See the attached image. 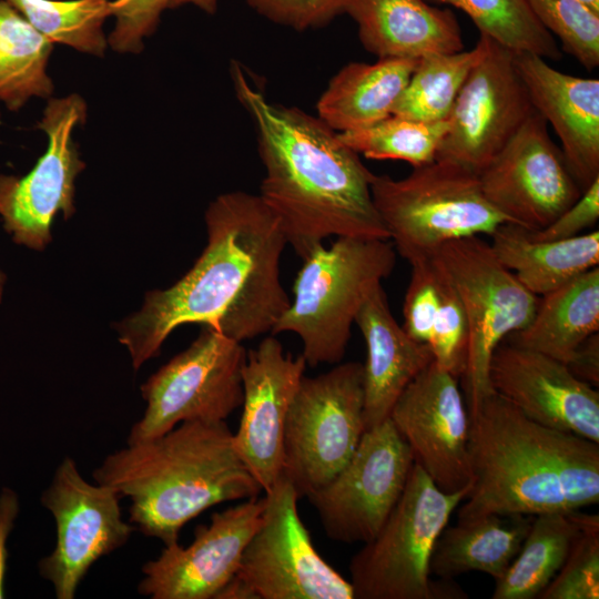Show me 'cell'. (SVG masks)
<instances>
[{
  "instance_id": "603a6c76",
  "label": "cell",
  "mask_w": 599,
  "mask_h": 599,
  "mask_svg": "<svg viewBox=\"0 0 599 599\" xmlns=\"http://www.w3.org/2000/svg\"><path fill=\"white\" fill-rule=\"evenodd\" d=\"M363 47L378 59H419L465 49L461 30L449 9L426 0H346Z\"/></svg>"
},
{
  "instance_id": "e0dca14e",
  "label": "cell",
  "mask_w": 599,
  "mask_h": 599,
  "mask_svg": "<svg viewBox=\"0 0 599 599\" xmlns=\"http://www.w3.org/2000/svg\"><path fill=\"white\" fill-rule=\"evenodd\" d=\"M457 379L433 361L404 389L389 414L414 463L446 493L473 485L469 414Z\"/></svg>"
},
{
  "instance_id": "83f0119b",
  "label": "cell",
  "mask_w": 599,
  "mask_h": 599,
  "mask_svg": "<svg viewBox=\"0 0 599 599\" xmlns=\"http://www.w3.org/2000/svg\"><path fill=\"white\" fill-rule=\"evenodd\" d=\"M577 511L534 516L518 554L505 573L495 580L493 599L539 598L580 534Z\"/></svg>"
},
{
  "instance_id": "52a82bcc",
  "label": "cell",
  "mask_w": 599,
  "mask_h": 599,
  "mask_svg": "<svg viewBox=\"0 0 599 599\" xmlns=\"http://www.w3.org/2000/svg\"><path fill=\"white\" fill-rule=\"evenodd\" d=\"M374 205L396 252L410 263L443 244L488 235L508 223L483 194L478 175L457 163L435 160L399 180L374 175Z\"/></svg>"
},
{
  "instance_id": "9c48e42d",
  "label": "cell",
  "mask_w": 599,
  "mask_h": 599,
  "mask_svg": "<svg viewBox=\"0 0 599 599\" xmlns=\"http://www.w3.org/2000/svg\"><path fill=\"white\" fill-rule=\"evenodd\" d=\"M455 287L469 328L464 377L467 409L491 394L489 365L495 349L531 319L539 296L525 288L481 236L440 245L430 256Z\"/></svg>"
},
{
  "instance_id": "74e56055",
  "label": "cell",
  "mask_w": 599,
  "mask_h": 599,
  "mask_svg": "<svg viewBox=\"0 0 599 599\" xmlns=\"http://www.w3.org/2000/svg\"><path fill=\"white\" fill-rule=\"evenodd\" d=\"M172 0H111L110 14L115 24L108 37V45L120 53H139L143 40L151 35L162 12Z\"/></svg>"
},
{
  "instance_id": "ab89813d",
  "label": "cell",
  "mask_w": 599,
  "mask_h": 599,
  "mask_svg": "<svg viewBox=\"0 0 599 599\" xmlns=\"http://www.w3.org/2000/svg\"><path fill=\"white\" fill-rule=\"evenodd\" d=\"M599 219V177L593 181L579 199L565 210L549 225L539 231H528L537 241L566 240L582 234Z\"/></svg>"
},
{
  "instance_id": "8992f818",
  "label": "cell",
  "mask_w": 599,
  "mask_h": 599,
  "mask_svg": "<svg viewBox=\"0 0 599 599\" xmlns=\"http://www.w3.org/2000/svg\"><path fill=\"white\" fill-rule=\"evenodd\" d=\"M471 487L446 493L414 463L404 491L377 535L352 557L354 599H435L466 595L430 579V558L450 516Z\"/></svg>"
},
{
  "instance_id": "5b68a950",
  "label": "cell",
  "mask_w": 599,
  "mask_h": 599,
  "mask_svg": "<svg viewBox=\"0 0 599 599\" xmlns=\"http://www.w3.org/2000/svg\"><path fill=\"white\" fill-rule=\"evenodd\" d=\"M303 261L294 300L271 335L296 334L309 367L338 364L362 304L393 272L396 250L390 240L341 236L328 247H315Z\"/></svg>"
},
{
  "instance_id": "f546056e",
  "label": "cell",
  "mask_w": 599,
  "mask_h": 599,
  "mask_svg": "<svg viewBox=\"0 0 599 599\" xmlns=\"http://www.w3.org/2000/svg\"><path fill=\"white\" fill-rule=\"evenodd\" d=\"M486 48V35L479 33L471 50L419 58L392 114L422 122L448 120L468 73Z\"/></svg>"
},
{
  "instance_id": "7c38bea8",
  "label": "cell",
  "mask_w": 599,
  "mask_h": 599,
  "mask_svg": "<svg viewBox=\"0 0 599 599\" xmlns=\"http://www.w3.org/2000/svg\"><path fill=\"white\" fill-rule=\"evenodd\" d=\"M413 465L390 418L366 429L345 466L306 496L326 536L343 544L370 541L400 498Z\"/></svg>"
},
{
  "instance_id": "ac0fdd59",
  "label": "cell",
  "mask_w": 599,
  "mask_h": 599,
  "mask_svg": "<svg viewBox=\"0 0 599 599\" xmlns=\"http://www.w3.org/2000/svg\"><path fill=\"white\" fill-rule=\"evenodd\" d=\"M264 506V497L244 500L197 526L189 546L179 541L164 546L155 559L143 565L139 593L152 599H215L235 576Z\"/></svg>"
},
{
  "instance_id": "d590c367",
  "label": "cell",
  "mask_w": 599,
  "mask_h": 599,
  "mask_svg": "<svg viewBox=\"0 0 599 599\" xmlns=\"http://www.w3.org/2000/svg\"><path fill=\"white\" fill-rule=\"evenodd\" d=\"M433 265L437 278L439 304L428 345L435 364L458 378L466 369L468 321L455 287L434 262Z\"/></svg>"
},
{
  "instance_id": "4dcf8cb0",
  "label": "cell",
  "mask_w": 599,
  "mask_h": 599,
  "mask_svg": "<svg viewBox=\"0 0 599 599\" xmlns=\"http://www.w3.org/2000/svg\"><path fill=\"white\" fill-rule=\"evenodd\" d=\"M52 43L103 58L111 0H7Z\"/></svg>"
},
{
  "instance_id": "cb8c5ba5",
  "label": "cell",
  "mask_w": 599,
  "mask_h": 599,
  "mask_svg": "<svg viewBox=\"0 0 599 599\" xmlns=\"http://www.w3.org/2000/svg\"><path fill=\"white\" fill-rule=\"evenodd\" d=\"M417 60L386 58L344 65L317 101L318 118L342 133L390 116Z\"/></svg>"
},
{
  "instance_id": "f1b7e54d",
  "label": "cell",
  "mask_w": 599,
  "mask_h": 599,
  "mask_svg": "<svg viewBox=\"0 0 599 599\" xmlns=\"http://www.w3.org/2000/svg\"><path fill=\"white\" fill-rule=\"evenodd\" d=\"M53 43L7 0H0V102L18 111L31 98H50L47 68Z\"/></svg>"
},
{
  "instance_id": "277c9868",
  "label": "cell",
  "mask_w": 599,
  "mask_h": 599,
  "mask_svg": "<svg viewBox=\"0 0 599 599\" xmlns=\"http://www.w3.org/2000/svg\"><path fill=\"white\" fill-rule=\"evenodd\" d=\"M92 477L129 498L130 522L164 546L176 542L182 527L207 508L262 491L226 422H184L128 444L109 454Z\"/></svg>"
},
{
  "instance_id": "7bdbcfd3",
  "label": "cell",
  "mask_w": 599,
  "mask_h": 599,
  "mask_svg": "<svg viewBox=\"0 0 599 599\" xmlns=\"http://www.w3.org/2000/svg\"><path fill=\"white\" fill-rule=\"evenodd\" d=\"M219 0H172L170 8H176L185 4H193L209 14L216 11Z\"/></svg>"
},
{
  "instance_id": "8fae6325",
  "label": "cell",
  "mask_w": 599,
  "mask_h": 599,
  "mask_svg": "<svg viewBox=\"0 0 599 599\" xmlns=\"http://www.w3.org/2000/svg\"><path fill=\"white\" fill-rule=\"evenodd\" d=\"M300 498L283 475L264 491L261 524L235 575L257 599H354L351 581L314 547L297 510Z\"/></svg>"
},
{
  "instance_id": "8d00e7d4",
  "label": "cell",
  "mask_w": 599,
  "mask_h": 599,
  "mask_svg": "<svg viewBox=\"0 0 599 599\" xmlns=\"http://www.w3.org/2000/svg\"><path fill=\"white\" fill-rule=\"evenodd\" d=\"M410 266L402 326L413 339L428 344L439 304L436 273L430 257L413 262Z\"/></svg>"
},
{
  "instance_id": "f6af8a7d",
  "label": "cell",
  "mask_w": 599,
  "mask_h": 599,
  "mask_svg": "<svg viewBox=\"0 0 599 599\" xmlns=\"http://www.w3.org/2000/svg\"><path fill=\"white\" fill-rule=\"evenodd\" d=\"M4 280H6L4 275L2 274V272H0V300H1V295H2Z\"/></svg>"
},
{
  "instance_id": "30bf717a",
  "label": "cell",
  "mask_w": 599,
  "mask_h": 599,
  "mask_svg": "<svg viewBox=\"0 0 599 599\" xmlns=\"http://www.w3.org/2000/svg\"><path fill=\"white\" fill-rule=\"evenodd\" d=\"M247 351L210 326L141 386L146 403L128 444L161 436L184 422H225L242 405Z\"/></svg>"
},
{
  "instance_id": "2e32d148",
  "label": "cell",
  "mask_w": 599,
  "mask_h": 599,
  "mask_svg": "<svg viewBox=\"0 0 599 599\" xmlns=\"http://www.w3.org/2000/svg\"><path fill=\"white\" fill-rule=\"evenodd\" d=\"M477 175L486 200L529 231L549 225L582 193L536 110Z\"/></svg>"
},
{
  "instance_id": "44dd1931",
  "label": "cell",
  "mask_w": 599,
  "mask_h": 599,
  "mask_svg": "<svg viewBox=\"0 0 599 599\" xmlns=\"http://www.w3.org/2000/svg\"><path fill=\"white\" fill-rule=\"evenodd\" d=\"M515 62L534 109L551 124L583 192L599 177V80L560 72L534 53L515 52Z\"/></svg>"
},
{
  "instance_id": "e575fe53",
  "label": "cell",
  "mask_w": 599,
  "mask_h": 599,
  "mask_svg": "<svg viewBox=\"0 0 599 599\" xmlns=\"http://www.w3.org/2000/svg\"><path fill=\"white\" fill-rule=\"evenodd\" d=\"M580 534L541 599L599 598V516L577 511Z\"/></svg>"
},
{
  "instance_id": "60d3db41",
  "label": "cell",
  "mask_w": 599,
  "mask_h": 599,
  "mask_svg": "<svg viewBox=\"0 0 599 599\" xmlns=\"http://www.w3.org/2000/svg\"><path fill=\"white\" fill-rule=\"evenodd\" d=\"M565 364L578 379L597 388L599 385L598 333L580 343Z\"/></svg>"
},
{
  "instance_id": "3957f363",
  "label": "cell",
  "mask_w": 599,
  "mask_h": 599,
  "mask_svg": "<svg viewBox=\"0 0 599 599\" xmlns=\"http://www.w3.org/2000/svg\"><path fill=\"white\" fill-rule=\"evenodd\" d=\"M468 414L473 485L458 519L571 512L598 504V443L538 424L495 392Z\"/></svg>"
},
{
  "instance_id": "9a60e30c",
  "label": "cell",
  "mask_w": 599,
  "mask_h": 599,
  "mask_svg": "<svg viewBox=\"0 0 599 599\" xmlns=\"http://www.w3.org/2000/svg\"><path fill=\"white\" fill-rule=\"evenodd\" d=\"M486 44L484 57L458 93L435 159L457 163L476 174L535 111L515 51L488 35Z\"/></svg>"
},
{
  "instance_id": "b9f144b4",
  "label": "cell",
  "mask_w": 599,
  "mask_h": 599,
  "mask_svg": "<svg viewBox=\"0 0 599 599\" xmlns=\"http://www.w3.org/2000/svg\"><path fill=\"white\" fill-rule=\"evenodd\" d=\"M215 599H257L250 587L236 575L220 590Z\"/></svg>"
},
{
  "instance_id": "1f68e13d",
  "label": "cell",
  "mask_w": 599,
  "mask_h": 599,
  "mask_svg": "<svg viewBox=\"0 0 599 599\" xmlns=\"http://www.w3.org/2000/svg\"><path fill=\"white\" fill-rule=\"evenodd\" d=\"M464 11L484 33L515 52L558 61L562 53L527 0H428Z\"/></svg>"
},
{
  "instance_id": "ee69618b",
  "label": "cell",
  "mask_w": 599,
  "mask_h": 599,
  "mask_svg": "<svg viewBox=\"0 0 599 599\" xmlns=\"http://www.w3.org/2000/svg\"><path fill=\"white\" fill-rule=\"evenodd\" d=\"M596 12H599V0H580Z\"/></svg>"
},
{
  "instance_id": "7a4b0ae2",
  "label": "cell",
  "mask_w": 599,
  "mask_h": 599,
  "mask_svg": "<svg viewBox=\"0 0 599 599\" xmlns=\"http://www.w3.org/2000/svg\"><path fill=\"white\" fill-rule=\"evenodd\" d=\"M236 97L254 122L265 175L260 197L303 260L329 236L389 240L374 205V177L318 116L270 102L231 64Z\"/></svg>"
},
{
  "instance_id": "836d02e7",
  "label": "cell",
  "mask_w": 599,
  "mask_h": 599,
  "mask_svg": "<svg viewBox=\"0 0 599 599\" xmlns=\"http://www.w3.org/2000/svg\"><path fill=\"white\" fill-rule=\"evenodd\" d=\"M532 12L564 51L586 70L599 65V12L580 0H527Z\"/></svg>"
},
{
  "instance_id": "f35d334b",
  "label": "cell",
  "mask_w": 599,
  "mask_h": 599,
  "mask_svg": "<svg viewBox=\"0 0 599 599\" xmlns=\"http://www.w3.org/2000/svg\"><path fill=\"white\" fill-rule=\"evenodd\" d=\"M263 18L303 31L323 27L344 13L346 0H245Z\"/></svg>"
},
{
  "instance_id": "d6986e66",
  "label": "cell",
  "mask_w": 599,
  "mask_h": 599,
  "mask_svg": "<svg viewBox=\"0 0 599 599\" xmlns=\"http://www.w3.org/2000/svg\"><path fill=\"white\" fill-rule=\"evenodd\" d=\"M306 366L303 355L286 353L275 335L247 351L242 416L233 439L237 455L264 491L282 474L286 418Z\"/></svg>"
},
{
  "instance_id": "d6a6232c",
  "label": "cell",
  "mask_w": 599,
  "mask_h": 599,
  "mask_svg": "<svg viewBox=\"0 0 599 599\" xmlns=\"http://www.w3.org/2000/svg\"><path fill=\"white\" fill-rule=\"evenodd\" d=\"M448 126V120L422 122L392 114L367 128L338 133V136L367 159L402 160L417 167L435 161Z\"/></svg>"
},
{
  "instance_id": "484cf974",
  "label": "cell",
  "mask_w": 599,
  "mask_h": 599,
  "mask_svg": "<svg viewBox=\"0 0 599 599\" xmlns=\"http://www.w3.org/2000/svg\"><path fill=\"white\" fill-rule=\"evenodd\" d=\"M534 516L488 514L458 519L436 540L430 573L451 579L480 571L499 579L518 554Z\"/></svg>"
},
{
  "instance_id": "7402d4cb",
  "label": "cell",
  "mask_w": 599,
  "mask_h": 599,
  "mask_svg": "<svg viewBox=\"0 0 599 599\" xmlns=\"http://www.w3.org/2000/svg\"><path fill=\"white\" fill-rule=\"evenodd\" d=\"M355 324L366 343L364 418L369 429L387 418L404 389L433 361L428 344L413 339L389 308L382 284L362 304Z\"/></svg>"
},
{
  "instance_id": "6da1fadb",
  "label": "cell",
  "mask_w": 599,
  "mask_h": 599,
  "mask_svg": "<svg viewBox=\"0 0 599 599\" xmlns=\"http://www.w3.org/2000/svg\"><path fill=\"white\" fill-rule=\"evenodd\" d=\"M205 223L207 243L192 268L171 287L148 292L118 326L135 369L181 325L210 326L242 343L271 333L291 303L280 275L287 241L258 194H220Z\"/></svg>"
},
{
  "instance_id": "5bb4252c",
  "label": "cell",
  "mask_w": 599,
  "mask_h": 599,
  "mask_svg": "<svg viewBox=\"0 0 599 599\" xmlns=\"http://www.w3.org/2000/svg\"><path fill=\"white\" fill-rule=\"evenodd\" d=\"M87 120V103L77 93L49 99L38 128L48 138L45 152L23 177L0 174V215L13 241L34 250L51 240L57 213L75 212V179L85 167L72 139Z\"/></svg>"
},
{
  "instance_id": "ffe728a7",
  "label": "cell",
  "mask_w": 599,
  "mask_h": 599,
  "mask_svg": "<svg viewBox=\"0 0 599 599\" xmlns=\"http://www.w3.org/2000/svg\"><path fill=\"white\" fill-rule=\"evenodd\" d=\"M491 389L534 422L599 444V393L565 363L502 342L489 365Z\"/></svg>"
},
{
  "instance_id": "4fadbf2b",
  "label": "cell",
  "mask_w": 599,
  "mask_h": 599,
  "mask_svg": "<svg viewBox=\"0 0 599 599\" xmlns=\"http://www.w3.org/2000/svg\"><path fill=\"white\" fill-rule=\"evenodd\" d=\"M119 494L84 479L65 457L41 495L55 522L53 550L38 562L40 576L58 599H72L91 566L124 546L135 527L122 518Z\"/></svg>"
},
{
  "instance_id": "d4e9b609",
  "label": "cell",
  "mask_w": 599,
  "mask_h": 599,
  "mask_svg": "<svg viewBox=\"0 0 599 599\" xmlns=\"http://www.w3.org/2000/svg\"><path fill=\"white\" fill-rule=\"evenodd\" d=\"M490 237L498 260L536 296L558 288L599 263L598 230L566 240L537 241L526 229L504 223Z\"/></svg>"
},
{
  "instance_id": "4316f807",
  "label": "cell",
  "mask_w": 599,
  "mask_h": 599,
  "mask_svg": "<svg viewBox=\"0 0 599 599\" xmlns=\"http://www.w3.org/2000/svg\"><path fill=\"white\" fill-rule=\"evenodd\" d=\"M599 329V266L539 296L530 322L504 342L562 363Z\"/></svg>"
},
{
  "instance_id": "ba28073f",
  "label": "cell",
  "mask_w": 599,
  "mask_h": 599,
  "mask_svg": "<svg viewBox=\"0 0 599 599\" xmlns=\"http://www.w3.org/2000/svg\"><path fill=\"white\" fill-rule=\"evenodd\" d=\"M365 430L362 363L304 375L286 418L281 475L306 497L345 466Z\"/></svg>"
}]
</instances>
